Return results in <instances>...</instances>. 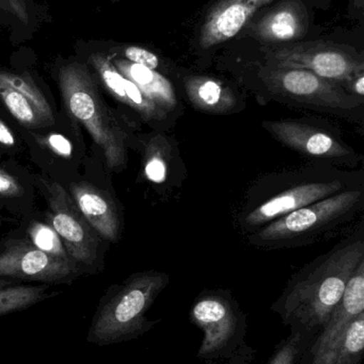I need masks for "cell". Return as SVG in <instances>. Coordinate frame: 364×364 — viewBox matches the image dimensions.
Wrapping results in <instances>:
<instances>
[{"label":"cell","instance_id":"26","mask_svg":"<svg viewBox=\"0 0 364 364\" xmlns=\"http://www.w3.org/2000/svg\"><path fill=\"white\" fill-rule=\"evenodd\" d=\"M120 53H122L121 58L123 59L128 60L132 63L138 64V65L145 66L150 70H156L160 65L158 55L143 47L130 45V46L123 47L120 50Z\"/></svg>","mask_w":364,"mask_h":364},{"label":"cell","instance_id":"1","mask_svg":"<svg viewBox=\"0 0 364 364\" xmlns=\"http://www.w3.org/2000/svg\"><path fill=\"white\" fill-rule=\"evenodd\" d=\"M364 261L363 228L340 242L291 277L271 305L290 331H322L343 297L346 284Z\"/></svg>","mask_w":364,"mask_h":364},{"label":"cell","instance_id":"21","mask_svg":"<svg viewBox=\"0 0 364 364\" xmlns=\"http://www.w3.org/2000/svg\"><path fill=\"white\" fill-rule=\"evenodd\" d=\"M0 100L10 111L11 114L21 125L27 127H41V126L47 125L46 122L43 119L29 100L1 80H0Z\"/></svg>","mask_w":364,"mask_h":364},{"label":"cell","instance_id":"4","mask_svg":"<svg viewBox=\"0 0 364 364\" xmlns=\"http://www.w3.org/2000/svg\"><path fill=\"white\" fill-rule=\"evenodd\" d=\"M364 210V186L295 210L247 235L262 250L299 247L328 239L356 223Z\"/></svg>","mask_w":364,"mask_h":364},{"label":"cell","instance_id":"18","mask_svg":"<svg viewBox=\"0 0 364 364\" xmlns=\"http://www.w3.org/2000/svg\"><path fill=\"white\" fill-rule=\"evenodd\" d=\"M177 159L179 155L173 141L165 134H152L145 146L143 173L145 178L156 186H165L177 170Z\"/></svg>","mask_w":364,"mask_h":364},{"label":"cell","instance_id":"14","mask_svg":"<svg viewBox=\"0 0 364 364\" xmlns=\"http://www.w3.org/2000/svg\"><path fill=\"white\" fill-rule=\"evenodd\" d=\"M307 27V12L303 4L286 0L248 26V32L263 42H293L305 36Z\"/></svg>","mask_w":364,"mask_h":364},{"label":"cell","instance_id":"11","mask_svg":"<svg viewBox=\"0 0 364 364\" xmlns=\"http://www.w3.org/2000/svg\"><path fill=\"white\" fill-rule=\"evenodd\" d=\"M48 220L75 263L90 265L98 258V240L74 200L62 186H48Z\"/></svg>","mask_w":364,"mask_h":364},{"label":"cell","instance_id":"19","mask_svg":"<svg viewBox=\"0 0 364 364\" xmlns=\"http://www.w3.org/2000/svg\"><path fill=\"white\" fill-rule=\"evenodd\" d=\"M36 0H0V23L28 38L36 27Z\"/></svg>","mask_w":364,"mask_h":364},{"label":"cell","instance_id":"17","mask_svg":"<svg viewBox=\"0 0 364 364\" xmlns=\"http://www.w3.org/2000/svg\"><path fill=\"white\" fill-rule=\"evenodd\" d=\"M113 65L128 80L134 82L145 96L153 100L169 115L177 117L180 102L172 83L157 70L132 63L123 58L111 59Z\"/></svg>","mask_w":364,"mask_h":364},{"label":"cell","instance_id":"15","mask_svg":"<svg viewBox=\"0 0 364 364\" xmlns=\"http://www.w3.org/2000/svg\"><path fill=\"white\" fill-rule=\"evenodd\" d=\"M71 192L75 205L92 229L103 239L117 242L121 222L113 199L106 193L88 183H74L71 186Z\"/></svg>","mask_w":364,"mask_h":364},{"label":"cell","instance_id":"12","mask_svg":"<svg viewBox=\"0 0 364 364\" xmlns=\"http://www.w3.org/2000/svg\"><path fill=\"white\" fill-rule=\"evenodd\" d=\"M77 275L74 261L56 258L25 242L11 244L0 252V277L63 284Z\"/></svg>","mask_w":364,"mask_h":364},{"label":"cell","instance_id":"23","mask_svg":"<svg viewBox=\"0 0 364 364\" xmlns=\"http://www.w3.org/2000/svg\"><path fill=\"white\" fill-rule=\"evenodd\" d=\"M363 352L364 312L350 322L333 364H363Z\"/></svg>","mask_w":364,"mask_h":364},{"label":"cell","instance_id":"28","mask_svg":"<svg viewBox=\"0 0 364 364\" xmlns=\"http://www.w3.org/2000/svg\"><path fill=\"white\" fill-rule=\"evenodd\" d=\"M46 141L47 144L57 155L64 158H70L72 156V144L66 136L61 134H51Z\"/></svg>","mask_w":364,"mask_h":364},{"label":"cell","instance_id":"22","mask_svg":"<svg viewBox=\"0 0 364 364\" xmlns=\"http://www.w3.org/2000/svg\"><path fill=\"white\" fill-rule=\"evenodd\" d=\"M0 80L10 85L13 89L25 96L36 107L47 125L53 124V114L51 105L47 102L42 92L36 87L34 81L26 75L14 74V73L0 70Z\"/></svg>","mask_w":364,"mask_h":364},{"label":"cell","instance_id":"30","mask_svg":"<svg viewBox=\"0 0 364 364\" xmlns=\"http://www.w3.org/2000/svg\"><path fill=\"white\" fill-rule=\"evenodd\" d=\"M0 143L6 146H13L15 144V139L8 126L0 119Z\"/></svg>","mask_w":364,"mask_h":364},{"label":"cell","instance_id":"16","mask_svg":"<svg viewBox=\"0 0 364 364\" xmlns=\"http://www.w3.org/2000/svg\"><path fill=\"white\" fill-rule=\"evenodd\" d=\"M184 90L192 106L207 114H234L245 107L243 100L230 87L213 77L198 75L186 77Z\"/></svg>","mask_w":364,"mask_h":364},{"label":"cell","instance_id":"13","mask_svg":"<svg viewBox=\"0 0 364 364\" xmlns=\"http://www.w3.org/2000/svg\"><path fill=\"white\" fill-rule=\"evenodd\" d=\"M273 0H219L216 2L201 28L199 43L212 48L236 36L260 9Z\"/></svg>","mask_w":364,"mask_h":364},{"label":"cell","instance_id":"5","mask_svg":"<svg viewBox=\"0 0 364 364\" xmlns=\"http://www.w3.org/2000/svg\"><path fill=\"white\" fill-rule=\"evenodd\" d=\"M203 333L197 358L204 364H251L256 350L247 341V316L230 291L204 290L189 310Z\"/></svg>","mask_w":364,"mask_h":364},{"label":"cell","instance_id":"31","mask_svg":"<svg viewBox=\"0 0 364 364\" xmlns=\"http://www.w3.org/2000/svg\"><path fill=\"white\" fill-rule=\"evenodd\" d=\"M12 280L4 279L0 278V288H4V287L12 286Z\"/></svg>","mask_w":364,"mask_h":364},{"label":"cell","instance_id":"8","mask_svg":"<svg viewBox=\"0 0 364 364\" xmlns=\"http://www.w3.org/2000/svg\"><path fill=\"white\" fill-rule=\"evenodd\" d=\"M265 65L309 70L348 90L363 74V58L346 47L324 42L298 43L265 50Z\"/></svg>","mask_w":364,"mask_h":364},{"label":"cell","instance_id":"27","mask_svg":"<svg viewBox=\"0 0 364 364\" xmlns=\"http://www.w3.org/2000/svg\"><path fill=\"white\" fill-rule=\"evenodd\" d=\"M23 193V188L19 181L0 168V196L17 197Z\"/></svg>","mask_w":364,"mask_h":364},{"label":"cell","instance_id":"20","mask_svg":"<svg viewBox=\"0 0 364 364\" xmlns=\"http://www.w3.org/2000/svg\"><path fill=\"white\" fill-rule=\"evenodd\" d=\"M48 286H8L0 288V316L23 311L36 305L51 294Z\"/></svg>","mask_w":364,"mask_h":364},{"label":"cell","instance_id":"2","mask_svg":"<svg viewBox=\"0 0 364 364\" xmlns=\"http://www.w3.org/2000/svg\"><path fill=\"white\" fill-rule=\"evenodd\" d=\"M363 182V171L348 172L323 162L267 174L247 191L236 215L237 227L247 237L295 210L359 188Z\"/></svg>","mask_w":364,"mask_h":364},{"label":"cell","instance_id":"32","mask_svg":"<svg viewBox=\"0 0 364 364\" xmlns=\"http://www.w3.org/2000/svg\"><path fill=\"white\" fill-rule=\"evenodd\" d=\"M355 4H356L357 8H363L364 0H354Z\"/></svg>","mask_w":364,"mask_h":364},{"label":"cell","instance_id":"29","mask_svg":"<svg viewBox=\"0 0 364 364\" xmlns=\"http://www.w3.org/2000/svg\"><path fill=\"white\" fill-rule=\"evenodd\" d=\"M348 92L357 97L364 98V74L359 75L350 82Z\"/></svg>","mask_w":364,"mask_h":364},{"label":"cell","instance_id":"9","mask_svg":"<svg viewBox=\"0 0 364 364\" xmlns=\"http://www.w3.org/2000/svg\"><path fill=\"white\" fill-rule=\"evenodd\" d=\"M262 127L278 142L314 162L355 168L361 156L344 142L339 132L305 119L263 121Z\"/></svg>","mask_w":364,"mask_h":364},{"label":"cell","instance_id":"24","mask_svg":"<svg viewBox=\"0 0 364 364\" xmlns=\"http://www.w3.org/2000/svg\"><path fill=\"white\" fill-rule=\"evenodd\" d=\"M314 333L301 331H290L275 348L266 364H299L301 356L314 338Z\"/></svg>","mask_w":364,"mask_h":364},{"label":"cell","instance_id":"25","mask_svg":"<svg viewBox=\"0 0 364 364\" xmlns=\"http://www.w3.org/2000/svg\"><path fill=\"white\" fill-rule=\"evenodd\" d=\"M29 237L33 246L42 252L62 260L73 261L66 252L59 235L51 225L33 223L29 228Z\"/></svg>","mask_w":364,"mask_h":364},{"label":"cell","instance_id":"3","mask_svg":"<svg viewBox=\"0 0 364 364\" xmlns=\"http://www.w3.org/2000/svg\"><path fill=\"white\" fill-rule=\"evenodd\" d=\"M169 282L168 274L162 272H140L109 289L94 312L88 343L115 346L139 339L151 331L160 320H149L147 311Z\"/></svg>","mask_w":364,"mask_h":364},{"label":"cell","instance_id":"6","mask_svg":"<svg viewBox=\"0 0 364 364\" xmlns=\"http://www.w3.org/2000/svg\"><path fill=\"white\" fill-rule=\"evenodd\" d=\"M58 83L68 112L87 128L102 149L108 168L113 171L125 168V132L100 98L88 66L78 61L62 64L58 72Z\"/></svg>","mask_w":364,"mask_h":364},{"label":"cell","instance_id":"7","mask_svg":"<svg viewBox=\"0 0 364 364\" xmlns=\"http://www.w3.org/2000/svg\"><path fill=\"white\" fill-rule=\"evenodd\" d=\"M261 97L350 122H363L364 98L309 70L264 65L258 70Z\"/></svg>","mask_w":364,"mask_h":364},{"label":"cell","instance_id":"10","mask_svg":"<svg viewBox=\"0 0 364 364\" xmlns=\"http://www.w3.org/2000/svg\"><path fill=\"white\" fill-rule=\"evenodd\" d=\"M364 312V261L350 276L343 297L326 326L318 331L299 364H333L350 322Z\"/></svg>","mask_w":364,"mask_h":364}]
</instances>
